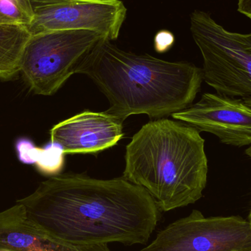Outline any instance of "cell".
Returning a JSON list of instances; mask_svg holds the SVG:
<instances>
[{"mask_svg":"<svg viewBox=\"0 0 251 251\" xmlns=\"http://www.w3.org/2000/svg\"><path fill=\"white\" fill-rule=\"evenodd\" d=\"M16 203L50 235L76 246L146 244L160 217L151 195L123 176L57 174Z\"/></svg>","mask_w":251,"mask_h":251,"instance_id":"1","label":"cell"},{"mask_svg":"<svg viewBox=\"0 0 251 251\" xmlns=\"http://www.w3.org/2000/svg\"><path fill=\"white\" fill-rule=\"evenodd\" d=\"M79 74L87 75L110 102L106 111L125 121L132 115L164 119L193 104L203 70L188 62H171L124 51L103 40Z\"/></svg>","mask_w":251,"mask_h":251,"instance_id":"2","label":"cell"},{"mask_svg":"<svg viewBox=\"0 0 251 251\" xmlns=\"http://www.w3.org/2000/svg\"><path fill=\"white\" fill-rule=\"evenodd\" d=\"M207 175L205 140L200 131L179 121H150L126 147L123 177L144 188L160 211L198 201Z\"/></svg>","mask_w":251,"mask_h":251,"instance_id":"3","label":"cell"},{"mask_svg":"<svg viewBox=\"0 0 251 251\" xmlns=\"http://www.w3.org/2000/svg\"><path fill=\"white\" fill-rule=\"evenodd\" d=\"M190 31L203 57L206 83L219 95L251 99V32L226 30L201 10L191 13Z\"/></svg>","mask_w":251,"mask_h":251,"instance_id":"4","label":"cell"},{"mask_svg":"<svg viewBox=\"0 0 251 251\" xmlns=\"http://www.w3.org/2000/svg\"><path fill=\"white\" fill-rule=\"evenodd\" d=\"M107 39L89 30H57L31 35L20 62V72L38 95L52 96L79 74L97 46Z\"/></svg>","mask_w":251,"mask_h":251,"instance_id":"5","label":"cell"},{"mask_svg":"<svg viewBox=\"0 0 251 251\" xmlns=\"http://www.w3.org/2000/svg\"><path fill=\"white\" fill-rule=\"evenodd\" d=\"M140 251H251V225L241 217L206 218L193 210Z\"/></svg>","mask_w":251,"mask_h":251,"instance_id":"6","label":"cell"},{"mask_svg":"<svg viewBox=\"0 0 251 251\" xmlns=\"http://www.w3.org/2000/svg\"><path fill=\"white\" fill-rule=\"evenodd\" d=\"M31 35L57 30H89L109 41L119 38L127 9L121 0H29Z\"/></svg>","mask_w":251,"mask_h":251,"instance_id":"7","label":"cell"},{"mask_svg":"<svg viewBox=\"0 0 251 251\" xmlns=\"http://www.w3.org/2000/svg\"><path fill=\"white\" fill-rule=\"evenodd\" d=\"M171 116L200 132L217 136L224 144L251 145V107L240 99L206 93L198 102Z\"/></svg>","mask_w":251,"mask_h":251,"instance_id":"8","label":"cell"},{"mask_svg":"<svg viewBox=\"0 0 251 251\" xmlns=\"http://www.w3.org/2000/svg\"><path fill=\"white\" fill-rule=\"evenodd\" d=\"M124 122L107 111L85 110L54 125L50 138L64 154L97 153L113 147L123 138Z\"/></svg>","mask_w":251,"mask_h":251,"instance_id":"9","label":"cell"},{"mask_svg":"<svg viewBox=\"0 0 251 251\" xmlns=\"http://www.w3.org/2000/svg\"><path fill=\"white\" fill-rule=\"evenodd\" d=\"M0 251H110L107 244L76 246L60 241L32 221L21 203L0 212Z\"/></svg>","mask_w":251,"mask_h":251,"instance_id":"10","label":"cell"},{"mask_svg":"<svg viewBox=\"0 0 251 251\" xmlns=\"http://www.w3.org/2000/svg\"><path fill=\"white\" fill-rule=\"evenodd\" d=\"M30 36L26 26L0 25V79H11L20 72L22 53Z\"/></svg>","mask_w":251,"mask_h":251,"instance_id":"11","label":"cell"},{"mask_svg":"<svg viewBox=\"0 0 251 251\" xmlns=\"http://www.w3.org/2000/svg\"><path fill=\"white\" fill-rule=\"evenodd\" d=\"M32 17L29 0H0V25L27 26Z\"/></svg>","mask_w":251,"mask_h":251,"instance_id":"12","label":"cell"},{"mask_svg":"<svg viewBox=\"0 0 251 251\" xmlns=\"http://www.w3.org/2000/svg\"><path fill=\"white\" fill-rule=\"evenodd\" d=\"M63 155L65 154L61 147L57 143L50 142L45 147L40 148L35 166L41 174L46 175L57 174L63 166Z\"/></svg>","mask_w":251,"mask_h":251,"instance_id":"13","label":"cell"},{"mask_svg":"<svg viewBox=\"0 0 251 251\" xmlns=\"http://www.w3.org/2000/svg\"><path fill=\"white\" fill-rule=\"evenodd\" d=\"M15 147L18 159L22 163L32 165L37 162L40 148L37 147L32 140L25 137L19 138L16 141Z\"/></svg>","mask_w":251,"mask_h":251,"instance_id":"14","label":"cell"},{"mask_svg":"<svg viewBox=\"0 0 251 251\" xmlns=\"http://www.w3.org/2000/svg\"><path fill=\"white\" fill-rule=\"evenodd\" d=\"M175 37L168 30H160L155 35L154 50L158 53H165L174 46Z\"/></svg>","mask_w":251,"mask_h":251,"instance_id":"15","label":"cell"},{"mask_svg":"<svg viewBox=\"0 0 251 251\" xmlns=\"http://www.w3.org/2000/svg\"><path fill=\"white\" fill-rule=\"evenodd\" d=\"M238 11L251 20V0H238Z\"/></svg>","mask_w":251,"mask_h":251,"instance_id":"16","label":"cell"},{"mask_svg":"<svg viewBox=\"0 0 251 251\" xmlns=\"http://www.w3.org/2000/svg\"><path fill=\"white\" fill-rule=\"evenodd\" d=\"M246 154L248 155V156H249V158L251 159V147H249V149H247V150L246 151ZM249 222L251 223V209L250 214H249Z\"/></svg>","mask_w":251,"mask_h":251,"instance_id":"17","label":"cell"},{"mask_svg":"<svg viewBox=\"0 0 251 251\" xmlns=\"http://www.w3.org/2000/svg\"><path fill=\"white\" fill-rule=\"evenodd\" d=\"M249 223H250V222H249ZM250 224H251V223H250Z\"/></svg>","mask_w":251,"mask_h":251,"instance_id":"18","label":"cell"}]
</instances>
